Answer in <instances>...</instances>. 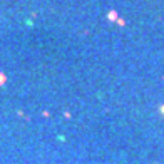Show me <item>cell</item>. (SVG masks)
<instances>
[{
	"label": "cell",
	"mask_w": 164,
	"mask_h": 164,
	"mask_svg": "<svg viewBox=\"0 0 164 164\" xmlns=\"http://www.w3.org/2000/svg\"><path fill=\"white\" fill-rule=\"evenodd\" d=\"M5 81H7V77L4 76V74H0V86H2V84H4Z\"/></svg>",
	"instance_id": "cell-1"
}]
</instances>
